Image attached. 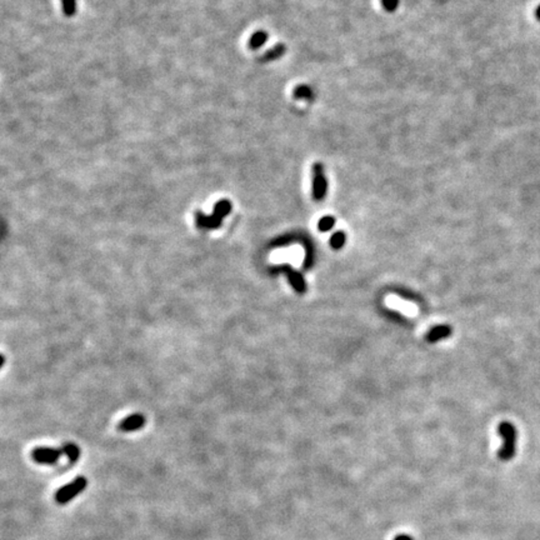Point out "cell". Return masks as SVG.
I'll return each mask as SVG.
<instances>
[{
  "label": "cell",
  "mask_w": 540,
  "mask_h": 540,
  "mask_svg": "<svg viewBox=\"0 0 540 540\" xmlns=\"http://www.w3.org/2000/svg\"><path fill=\"white\" fill-rule=\"evenodd\" d=\"M231 202L226 199H223L218 202L214 206V213L211 215H204L200 211L195 213V220H197L198 228L202 229H217L222 225L223 219L231 211Z\"/></svg>",
  "instance_id": "1"
},
{
  "label": "cell",
  "mask_w": 540,
  "mask_h": 540,
  "mask_svg": "<svg viewBox=\"0 0 540 540\" xmlns=\"http://www.w3.org/2000/svg\"><path fill=\"white\" fill-rule=\"evenodd\" d=\"M498 434L504 439L503 445L498 451V458L501 461L512 460L517 453V428L509 422H503L498 425Z\"/></svg>",
  "instance_id": "2"
},
{
  "label": "cell",
  "mask_w": 540,
  "mask_h": 540,
  "mask_svg": "<svg viewBox=\"0 0 540 540\" xmlns=\"http://www.w3.org/2000/svg\"><path fill=\"white\" fill-rule=\"evenodd\" d=\"M88 481L87 478L84 476H78V478L74 479L71 483L67 484L65 487L60 488L55 494V501L58 504H67L74 499L76 495H79L80 493L84 492V489L87 488Z\"/></svg>",
  "instance_id": "3"
},
{
  "label": "cell",
  "mask_w": 540,
  "mask_h": 540,
  "mask_svg": "<svg viewBox=\"0 0 540 540\" xmlns=\"http://www.w3.org/2000/svg\"><path fill=\"white\" fill-rule=\"evenodd\" d=\"M313 177V198L320 202L328 193V179L325 175V168L321 163H315L312 168Z\"/></svg>",
  "instance_id": "4"
},
{
  "label": "cell",
  "mask_w": 540,
  "mask_h": 540,
  "mask_svg": "<svg viewBox=\"0 0 540 540\" xmlns=\"http://www.w3.org/2000/svg\"><path fill=\"white\" fill-rule=\"evenodd\" d=\"M63 454V449L38 447L31 451V458L38 464H55Z\"/></svg>",
  "instance_id": "5"
},
{
  "label": "cell",
  "mask_w": 540,
  "mask_h": 540,
  "mask_svg": "<svg viewBox=\"0 0 540 540\" xmlns=\"http://www.w3.org/2000/svg\"><path fill=\"white\" fill-rule=\"evenodd\" d=\"M145 425V418L141 414H133V415L127 416L125 419L119 423V430L128 433V431H134L136 429H140Z\"/></svg>",
  "instance_id": "6"
},
{
  "label": "cell",
  "mask_w": 540,
  "mask_h": 540,
  "mask_svg": "<svg viewBox=\"0 0 540 540\" xmlns=\"http://www.w3.org/2000/svg\"><path fill=\"white\" fill-rule=\"evenodd\" d=\"M386 304L390 308L399 310V312H402L405 315H411L413 316V315L416 314V308L414 307L413 304L400 300L397 296H389V298H386Z\"/></svg>",
  "instance_id": "7"
},
{
  "label": "cell",
  "mask_w": 540,
  "mask_h": 540,
  "mask_svg": "<svg viewBox=\"0 0 540 540\" xmlns=\"http://www.w3.org/2000/svg\"><path fill=\"white\" fill-rule=\"evenodd\" d=\"M450 334H451V329H450L449 326H448V325H438V326H435V328H433L430 332L428 333L427 337H425V339H427V341H429V343H435V341L440 340V339L448 338Z\"/></svg>",
  "instance_id": "8"
},
{
  "label": "cell",
  "mask_w": 540,
  "mask_h": 540,
  "mask_svg": "<svg viewBox=\"0 0 540 540\" xmlns=\"http://www.w3.org/2000/svg\"><path fill=\"white\" fill-rule=\"evenodd\" d=\"M285 269H287L288 278H289L290 284L292 285V288H294L298 292H300V294L305 292V290H307V284H305V280H304L303 275H301L300 273H298V271L289 270L288 268H285Z\"/></svg>",
  "instance_id": "9"
},
{
  "label": "cell",
  "mask_w": 540,
  "mask_h": 540,
  "mask_svg": "<svg viewBox=\"0 0 540 540\" xmlns=\"http://www.w3.org/2000/svg\"><path fill=\"white\" fill-rule=\"evenodd\" d=\"M287 50V46L284 44H278L275 45L274 48H271L270 50H268L264 55L262 56V62H273V60L279 59L280 56H283Z\"/></svg>",
  "instance_id": "10"
},
{
  "label": "cell",
  "mask_w": 540,
  "mask_h": 540,
  "mask_svg": "<svg viewBox=\"0 0 540 540\" xmlns=\"http://www.w3.org/2000/svg\"><path fill=\"white\" fill-rule=\"evenodd\" d=\"M292 95L296 99H305L308 101H313L315 99V91L313 88L308 87V85H298L294 89Z\"/></svg>",
  "instance_id": "11"
},
{
  "label": "cell",
  "mask_w": 540,
  "mask_h": 540,
  "mask_svg": "<svg viewBox=\"0 0 540 540\" xmlns=\"http://www.w3.org/2000/svg\"><path fill=\"white\" fill-rule=\"evenodd\" d=\"M267 40H268L267 31L259 30L256 31V33H254L250 37V39H249V46H250L253 50H256V49L262 48L263 45L267 43Z\"/></svg>",
  "instance_id": "12"
},
{
  "label": "cell",
  "mask_w": 540,
  "mask_h": 540,
  "mask_svg": "<svg viewBox=\"0 0 540 540\" xmlns=\"http://www.w3.org/2000/svg\"><path fill=\"white\" fill-rule=\"evenodd\" d=\"M63 451H64V454L68 456V459L71 463H75L79 459V456H80V450H79V448L75 444H65L64 448H63Z\"/></svg>",
  "instance_id": "13"
},
{
  "label": "cell",
  "mask_w": 540,
  "mask_h": 540,
  "mask_svg": "<svg viewBox=\"0 0 540 540\" xmlns=\"http://www.w3.org/2000/svg\"><path fill=\"white\" fill-rule=\"evenodd\" d=\"M345 240H346L345 234H344L343 231H338V233H335L334 235L332 236V239H330V245H332L333 249H340V248H343V245L345 244Z\"/></svg>",
  "instance_id": "14"
},
{
  "label": "cell",
  "mask_w": 540,
  "mask_h": 540,
  "mask_svg": "<svg viewBox=\"0 0 540 540\" xmlns=\"http://www.w3.org/2000/svg\"><path fill=\"white\" fill-rule=\"evenodd\" d=\"M334 225H335V218L330 217V215H326V217L321 218L320 219V222H319L318 224V229L320 231H323V233H325V231H329Z\"/></svg>",
  "instance_id": "15"
},
{
  "label": "cell",
  "mask_w": 540,
  "mask_h": 540,
  "mask_svg": "<svg viewBox=\"0 0 540 540\" xmlns=\"http://www.w3.org/2000/svg\"><path fill=\"white\" fill-rule=\"evenodd\" d=\"M63 11L67 17H73L76 11V0H62Z\"/></svg>",
  "instance_id": "16"
},
{
  "label": "cell",
  "mask_w": 540,
  "mask_h": 540,
  "mask_svg": "<svg viewBox=\"0 0 540 540\" xmlns=\"http://www.w3.org/2000/svg\"><path fill=\"white\" fill-rule=\"evenodd\" d=\"M399 1L400 0H382V5L386 11L393 13V11L397 10V8L399 6Z\"/></svg>",
  "instance_id": "17"
},
{
  "label": "cell",
  "mask_w": 540,
  "mask_h": 540,
  "mask_svg": "<svg viewBox=\"0 0 540 540\" xmlns=\"http://www.w3.org/2000/svg\"><path fill=\"white\" fill-rule=\"evenodd\" d=\"M394 540H414V538L409 534H399L394 538Z\"/></svg>",
  "instance_id": "18"
},
{
  "label": "cell",
  "mask_w": 540,
  "mask_h": 540,
  "mask_svg": "<svg viewBox=\"0 0 540 540\" xmlns=\"http://www.w3.org/2000/svg\"><path fill=\"white\" fill-rule=\"evenodd\" d=\"M535 17H537V19L540 22V5L538 6L537 10H535Z\"/></svg>",
  "instance_id": "19"
}]
</instances>
